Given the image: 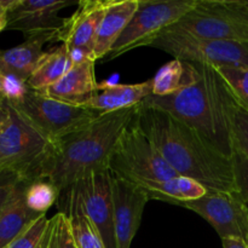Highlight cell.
Returning a JSON list of instances; mask_svg holds the SVG:
<instances>
[{"label":"cell","mask_w":248,"mask_h":248,"mask_svg":"<svg viewBox=\"0 0 248 248\" xmlns=\"http://www.w3.org/2000/svg\"><path fill=\"white\" fill-rule=\"evenodd\" d=\"M137 120L178 176L199 182L208 193H237L232 157L171 114L140 104Z\"/></svg>","instance_id":"cell-1"},{"label":"cell","mask_w":248,"mask_h":248,"mask_svg":"<svg viewBox=\"0 0 248 248\" xmlns=\"http://www.w3.org/2000/svg\"><path fill=\"white\" fill-rule=\"evenodd\" d=\"M140 106L101 116L80 130L53 143L35 179H47L63 193L78 181L97 170H109L116 143Z\"/></svg>","instance_id":"cell-2"},{"label":"cell","mask_w":248,"mask_h":248,"mask_svg":"<svg viewBox=\"0 0 248 248\" xmlns=\"http://www.w3.org/2000/svg\"><path fill=\"white\" fill-rule=\"evenodd\" d=\"M194 64L199 72L195 84L169 96L152 94L142 103L171 114L195 130L218 152L232 157L235 145L230 108L234 97L215 67Z\"/></svg>","instance_id":"cell-3"},{"label":"cell","mask_w":248,"mask_h":248,"mask_svg":"<svg viewBox=\"0 0 248 248\" xmlns=\"http://www.w3.org/2000/svg\"><path fill=\"white\" fill-rule=\"evenodd\" d=\"M109 171L113 176L144 189L178 176L142 130L137 114L123 132L111 153Z\"/></svg>","instance_id":"cell-4"},{"label":"cell","mask_w":248,"mask_h":248,"mask_svg":"<svg viewBox=\"0 0 248 248\" xmlns=\"http://www.w3.org/2000/svg\"><path fill=\"white\" fill-rule=\"evenodd\" d=\"M51 147L10 102L0 104V170L34 181Z\"/></svg>","instance_id":"cell-5"},{"label":"cell","mask_w":248,"mask_h":248,"mask_svg":"<svg viewBox=\"0 0 248 248\" xmlns=\"http://www.w3.org/2000/svg\"><path fill=\"white\" fill-rule=\"evenodd\" d=\"M170 29L200 39L248 43L247 1L198 0Z\"/></svg>","instance_id":"cell-6"},{"label":"cell","mask_w":248,"mask_h":248,"mask_svg":"<svg viewBox=\"0 0 248 248\" xmlns=\"http://www.w3.org/2000/svg\"><path fill=\"white\" fill-rule=\"evenodd\" d=\"M11 104L51 144L102 115L93 109L63 103L31 89L21 101Z\"/></svg>","instance_id":"cell-7"},{"label":"cell","mask_w":248,"mask_h":248,"mask_svg":"<svg viewBox=\"0 0 248 248\" xmlns=\"http://www.w3.org/2000/svg\"><path fill=\"white\" fill-rule=\"evenodd\" d=\"M150 46L189 63L215 68H248V43L200 39L169 28Z\"/></svg>","instance_id":"cell-8"},{"label":"cell","mask_w":248,"mask_h":248,"mask_svg":"<svg viewBox=\"0 0 248 248\" xmlns=\"http://www.w3.org/2000/svg\"><path fill=\"white\" fill-rule=\"evenodd\" d=\"M196 1L198 0H140L137 11L106 58L114 60L137 47L150 46L162 31L188 14Z\"/></svg>","instance_id":"cell-9"},{"label":"cell","mask_w":248,"mask_h":248,"mask_svg":"<svg viewBox=\"0 0 248 248\" xmlns=\"http://www.w3.org/2000/svg\"><path fill=\"white\" fill-rule=\"evenodd\" d=\"M171 205L190 210L207 220L223 239H246L248 206L239 193H208L193 201H177Z\"/></svg>","instance_id":"cell-10"},{"label":"cell","mask_w":248,"mask_h":248,"mask_svg":"<svg viewBox=\"0 0 248 248\" xmlns=\"http://www.w3.org/2000/svg\"><path fill=\"white\" fill-rule=\"evenodd\" d=\"M82 208L101 234L106 248H116L114 232L113 176L109 170L91 171L73 184Z\"/></svg>","instance_id":"cell-11"},{"label":"cell","mask_w":248,"mask_h":248,"mask_svg":"<svg viewBox=\"0 0 248 248\" xmlns=\"http://www.w3.org/2000/svg\"><path fill=\"white\" fill-rule=\"evenodd\" d=\"M113 201L116 248H131L149 196L142 186L113 176Z\"/></svg>","instance_id":"cell-12"},{"label":"cell","mask_w":248,"mask_h":248,"mask_svg":"<svg viewBox=\"0 0 248 248\" xmlns=\"http://www.w3.org/2000/svg\"><path fill=\"white\" fill-rule=\"evenodd\" d=\"M75 4L72 0H18L7 12L9 31H18L26 38L41 33H60L65 18L60 12Z\"/></svg>","instance_id":"cell-13"},{"label":"cell","mask_w":248,"mask_h":248,"mask_svg":"<svg viewBox=\"0 0 248 248\" xmlns=\"http://www.w3.org/2000/svg\"><path fill=\"white\" fill-rule=\"evenodd\" d=\"M108 4L109 0H82L78 2L77 11L65 18L57 41L67 46L68 50L84 48L93 55L97 34Z\"/></svg>","instance_id":"cell-14"},{"label":"cell","mask_w":248,"mask_h":248,"mask_svg":"<svg viewBox=\"0 0 248 248\" xmlns=\"http://www.w3.org/2000/svg\"><path fill=\"white\" fill-rule=\"evenodd\" d=\"M153 93L152 79L140 84H110L102 82L84 107L101 114L113 113L140 106Z\"/></svg>","instance_id":"cell-15"},{"label":"cell","mask_w":248,"mask_h":248,"mask_svg":"<svg viewBox=\"0 0 248 248\" xmlns=\"http://www.w3.org/2000/svg\"><path fill=\"white\" fill-rule=\"evenodd\" d=\"M94 60H87L74 65L57 82L38 92L63 103L84 107L98 86L94 74Z\"/></svg>","instance_id":"cell-16"},{"label":"cell","mask_w":248,"mask_h":248,"mask_svg":"<svg viewBox=\"0 0 248 248\" xmlns=\"http://www.w3.org/2000/svg\"><path fill=\"white\" fill-rule=\"evenodd\" d=\"M57 39L58 33H41L29 36L15 47L0 50V74L15 75L28 81L45 53L44 45Z\"/></svg>","instance_id":"cell-17"},{"label":"cell","mask_w":248,"mask_h":248,"mask_svg":"<svg viewBox=\"0 0 248 248\" xmlns=\"http://www.w3.org/2000/svg\"><path fill=\"white\" fill-rule=\"evenodd\" d=\"M138 6L140 0H109L108 9L97 34L93 51L94 60H104L108 56L114 44L130 23Z\"/></svg>","instance_id":"cell-18"},{"label":"cell","mask_w":248,"mask_h":248,"mask_svg":"<svg viewBox=\"0 0 248 248\" xmlns=\"http://www.w3.org/2000/svg\"><path fill=\"white\" fill-rule=\"evenodd\" d=\"M28 182L19 179L9 200L0 212V248L10 244L40 216L33 212L26 203V186Z\"/></svg>","instance_id":"cell-19"},{"label":"cell","mask_w":248,"mask_h":248,"mask_svg":"<svg viewBox=\"0 0 248 248\" xmlns=\"http://www.w3.org/2000/svg\"><path fill=\"white\" fill-rule=\"evenodd\" d=\"M57 203L60 212L65 213L69 218L78 248H106L98 229L84 211L74 189L68 188L61 193Z\"/></svg>","instance_id":"cell-20"},{"label":"cell","mask_w":248,"mask_h":248,"mask_svg":"<svg viewBox=\"0 0 248 248\" xmlns=\"http://www.w3.org/2000/svg\"><path fill=\"white\" fill-rule=\"evenodd\" d=\"M198 79L199 72L194 63L173 58L162 65L152 79V94L162 97L176 93L195 84Z\"/></svg>","instance_id":"cell-21"},{"label":"cell","mask_w":248,"mask_h":248,"mask_svg":"<svg viewBox=\"0 0 248 248\" xmlns=\"http://www.w3.org/2000/svg\"><path fill=\"white\" fill-rule=\"evenodd\" d=\"M73 67L74 65L70 60L69 50L67 46L61 44L44 53L27 84L31 90L43 91L64 77Z\"/></svg>","instance_id":"cell-22"},{"label":"cell","mask_w":248,"mask_h":248,"mask_svg":"<svg viewBox=\"0 0 248 248\" xmlns=\"http://www.w3.org/2000/svg\"><path fill=\"white\" fill-rule=\"evenodd\" d=\"M145 191L149 200L155 199L167 203L198 200L208 194L205 186L186 176H176L166 182L154 184L145 189Z\"/></svg>","instance_id":"cell-23"},{"label":"cell","mask_w":248,"mask_h":248,"mask_svg":"<svg viewBox=\"0 0 248 248\" xmlns=\"http://www.w3.org/2000/svg\"><path fill=\"white\" fill-rule=\"evenodd\" d=\"M61 193L47 179H34L27 183L26 203L33 212L46 215L60 199Z\"/></svg>","instance_id":"cell-24"},{"label":"cell","mask_w":248,"mask_h":248,"mask_svg":"<svg viewBox=\"0 0 248 248\" xmlns=\"http://www.w3.org/2000/svg\"><path fill=\"white\" fill-rule=\"evenodd\" d=\"M41 248H78L69 218L65 213L58 212L48 219Z\"/></svg>","instance_id":"cell-25"},{"label":"cell","mask_w":248,"mask_h":248,"mask_svg":"<svg viewBox=\"0 0 248 248\" xmlns=\"http://www.w3.org/2000/svg\"><path fill=\"white\" fill-rule=\"evenodd\" d=\"M235 101L248 111V68H216Z\"/></svg>","instance_id":"cell-26"},{"label":"cell","mask_w":248,"mask_h":248,"mask_svg":"<svg viewBox=\"0 0 248 248\" xmlns=\"http://www.w3.org/2000/svg\"><path fill=\"white\" fill-rule=\"evenodd\" d=\"M230 123H232L234 145L248 157V111L242 108L235 98L230 108Z\"/></svg>","instance_id":"cell-27"},{"label":"cell","mask_w":248,"mask_h":248,"mask_svg":"<svg viewBox=\"0 0 248 248\" xmlns=\"http://www.w3.org/2000/svg\"><path fill=\"white\" fill-rule=\"evenodd\" d=\"M48 219L46 215L40 216L26 228L7 248H40L47 230Z\"/></svg>","instance_id":"cell-28"},{"label":"cell","mask_w":248,"mask_h":248,"mask_svg":"<svg viewBox=\"0 0 248 248\" xmlns=\"http://www.w3.org/2000/svg\"><path fill=\"white\" fill-rule=\"evenodd\" d=\"M232 165H234L235 182H236L237 193L240 194L248 206V157L241 150L234 148L232 153Z\"/></svg>","instance_id":"cell-29"},{"label":"cell","mask_w":248,"mask_h":248,"mask_svg":"<svg viewBox=\"0 0 248 248\" xmlns=\"http://www.w3.org/2000/svg\"><path fill=\"white\" fill-rule=\"evenodd\" d=\"M28 91L29 86L27 81L15 75H2V93L5 101L17 103L26 96Z\"/></svg>","instance_id":"cell-30"},{"label":"cell","mask_w":248,"mask_h":248,"mask_svg":"<svg viewBox=\"0 0 248 248\" xmlns=\"http://www.w3.org/2000/svg\"><path fill=\"white\" fill-rule=\"evenodd\" d=\"M21 177L10 170H0V212L9 200Z\"/></svg>","instance_id":"cell-31"},{"label":"cell","mask_w":248,"mask_h":248,"mask_svg":"<svg viewBox=\"0 0 248 248\" xmlns=\"http://www.w3.org/2000/svg\"><path fill=\"white\" fill-rule=\"evenodd\" d=\"M223 248H248L246 242L241 239H223Z\"/></svg>","instance_id":"cell-32"},{"label":"cell","mask_w":248,"mask_h":248,"mask_svg":"<svg viewBox=\"0 0 248 248\" xmlns=\"http://www.w3.org/2000/svg\"><path fill=\"white\" fill-rule=\"evenodd\" d=\"M7 27V11L0 6V31L6 29Z\"/></svg>","instance_id":"cell-33"},{"label":"cell","mask_w":248,"mask_h":248,"mask_svg":"<svg viewBox=\"0 0 248 248\" xmlns=\"http://www.w3.org/2000/svg\"><path fill=\"white\" fill-rule=\"evenodd\" d=\"M5 101L4 93H2V75L0 74V104Z\"/></svg>","instance_id":"cell-34"},{"label":"cell","mask_w":248,"mask_h":248,"mask_svg":"<svg viewBox=\"0 0 248 248\" xmlns=\"http://www.w3.org/2000/svg\"><path fill=\"white\" fill-rule=\"evenodd\" d=\"M245 242H246V245H247V247H248V235L246 236V239H245Z\"/></svg>","instance_id":"cell-35"},{"label":"cell","mask_w":248,"mask_h":248,"mask_svg":"<svg viewBox=\"0 0 248 248\" xmlns=\"http://www.w3.org/2000/svg\"><path fill=\"white\" fill-rule=\"evenodd\" d=\"M247 5H248V1H247Z\"/></svg>","instance_id":"cell-36"},{"label":"cell","mask_w":248,"mask_h":248,"mask_svg":"<svg viewBox=\"0 0 248 248\" xmlns=\"http://www.w3.org/2000/svg\"><path fill=\"white\" fill-rule=\"evenodd\" d=\"M41 245H43V244H41ZM40 248H41V247H40Z\"/></svg>","instance_id":"cell-37"}]
</instances>
